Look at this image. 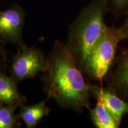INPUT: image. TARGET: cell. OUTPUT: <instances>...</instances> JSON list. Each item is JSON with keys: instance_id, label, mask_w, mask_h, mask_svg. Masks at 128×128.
<instances>
[{"instance_id": "6da1fadb", "label": "cell", "mask_w": 128, "mask_h": 128, "mask_svg": "<svg viewBox=\"0 0 128 128\" xmlns=\"http://www.w3.org/2000/svg\"><path fill=\"white\" fill-rule=\"evenodd\" d=\"M46 60L41 78L48 98L54 99L60 108L76 112L88 108L90 85L66 44L56 42Z\"/></svg>"}, {"instance_id": "7a4b0ae2", "label": "cell", "mask_w": 128, "mask_h": 128, "mask_svg": "<svg viewBox=\"0 0 128 128\" xmlns=\"http://www.w3.org/2000/svg\"><path fill=\"white\" fill-rule=\"evenodd\" d=\"M106 6V0L92 1L70 26L66 46L82 72L85 71L91 51L107 26L104 20Z\"/></svg>"}, {"instance_id": "3957f363", "label": "cell", "mask_w": 128, "mask_h": 128, "mask_svg": "<svg viewBox=\"0 0 128 128\" xmlns=\"http://www.w3.org/2000/svg\"><path fill=\"white\" fill-rule=\"evenodd\" d=\"M121 40L120 28L106 26L90 54L85 72L94 80L102 81L113 64L117 47Z\"/></svg>"}, {"instance_id": "277c9868", "label": "cell", "mask_w": 128, "mask_h": 128, "mask_svg": "<svg viewBox=\"0 0 128 128\" xmlns=\"http://www.w3.org/2000/svg\"><path fill=\"white\" fill-rule=\"evenodd\" d=\"M46 65V58L42 50L23 44L19 46L18 52L12 59L10 69L12 78L17 84L43 72Z\"/></svg>"}, {"instance_id": "5b68a950", "label": "cell", "mask_w": 128, "mask_h": 128, "mask_svg": "<svg viewBox=\"0 0 128 128\" xmlns=\"http://www.w3.org/2000/svg\"><path fill=\"white\" fill-rule=\"evenodd\" d=\"M24 18V11L18 5L5 11L0 10V41L22 46Z\"/></svg>"}, {"instance_id": "8992f818", "label": "cell", "mask_w": 128, "mask_h": 128, "mask_svg": "<svg viewBox=\"0 0 128 128\" xmlns=\"http://www.w3.org/2000/svg\"><path fill=\"white\" fill-rule=\"evenodd\" d=\"M90 92L94 97H99L103 101L106 108L119 122L128 114V103L117 95L114 90L97 86H90Z\"/></svg>"}, {"instance_id": "52a82bcc", "label": "cell", "mask_w": 128, "mask_h": 128, "mask_svg": "<svg viewBox=\"0 0 128 128\" xmlns=\"http://www.w3.org/2000/svg\"><path fill=\"white\" fill-rule=\"evenodd\" d=\"M12 77L0 72V105H12L20 107L26 99L17 89Z\"/></svg>"}, {"instance_id": "ba28073f", "label": "cell", "mask_w": 128, "mask_h": 128, "mask_svg": "<svg viewBox=\"0 0 128 128\" xmlns=\"http://www.w3.org/2000/svg\"><path fill=\"white\" fill-rule=\"evenodd\" d=\"M50 108L46 105V101L31 106L22 105L20 107V111L16 114L19 120H22L28 128H34L42 119L47 116Z\"/></svg>"}, {"instance_id": "9c48e42d", "label": "cell", "mask_w": 128, "mask_h": 128, "mask_svg": "<svg viewBox=\"0 0 128 128\" xmlns=\"http://www.w3.org/2000/svg\"><path fill=\"white\" fill-rule=\"evenodd\" d=\"M97 103L95 108L90 110V119L98 128H118L120 123L112 115L106 108L103 101L99 97H96Z\"/></svg>"}, {"instance_id": "30bf717a", "label": "cell", "mask_w": 128, "mask_h": 128, "mask_svg": "<svg viewBox=\"0 0 128 128\" xmlns=\"http://www.w3.org/2000/svg\"><path fill=\"white\" fill-rule=\"evenodd\" d=\"M114 87L128 95V52L120 61L114 76Z\"/></svg>"}, {"instance_id": "8fae6325", "label": "cell", "mask_w": 128, "mask_h": 128, "mask_svg": "<svg viewBox=\"0 0 128 128\" xmlns=\"http://www.w3.org/2000/svg\"><path fill=\"white\" fill-rule=\"evenodd\" d=\"M17 108L16 106L0 105V128L20 127V121L14 114Z\"/></svg>"}, {"instance_id": "7c38bea8", "label": "cell", "mask_w": 128, "mask_h": 128, "mask_svg": "<svg viewBox=\"0 0 128 128\" xmlns=\"http://www.w3.org/2000/svg\"><path fill=\"white\" fill-rule=\"evenodd\" d=\"M110 1L117 9H122L128 6V0H106Z\"/></svg>"}, {"instance_id": "4fadbf2b", "label": "cell", "mask_w": 128, "mask_h": 128, "mask_svg": "<svg viewBox=\"0 0 128 128\" xmlns=\"http://www.w3.org/2000/svg\"><path fill=\"white\" fill-rule=\"evenodd\" d=\"M121 32L122 39H128V24H126L122 28H120Z\"/></svg>"}, {"instance_id": "5bb4252c", "label": "cell", "mask_w": 128, "mask_h": 128, "mask_svg": "<svg viewBox=\"0 0 128 128\" xmlns=\"http://www.w3.org/2000/svg\"><path fill=\"white\" fill-rule=\"evenodd\" d=\"M5 56H6V52H5V49L2 46V42L0 41V60H4Z\"/></svg>"}, {"instance_id": "9a60e30c", "label": "cell", "mask_w": 128, "mask_h": 128, "mask_svg": "<svg viewBox=\"0 0 128 128\" xmlns=\"http://www.w3.org/2000/svg\"><path fill=\"white\" fill-rule=\"evenodd\" d=\"M126 24H128V20L127 21V22H126Z\"/></svg>"}, {"instance_id": "2e32d148", "label": "cell", "mask_w": 128, "mask_h": 128, "mask_svg": "<svg viewBox=\"0 0 128 128\" xmlns=\"http://www.w3.org/2000/svg\"><path fill=\"white\" fill-rule=\"evenodd\" d=\"M1 60H0V65H1Z\"/></svg>"}]
</instances>
